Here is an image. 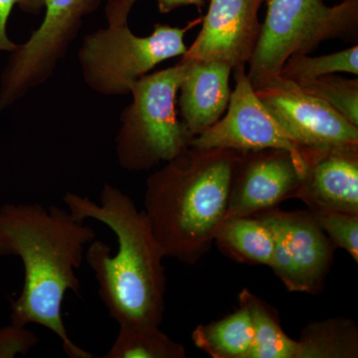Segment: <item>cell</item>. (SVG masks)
Listing matches in <instances>:
<instances>
[{"instance_id": "cell-3", "label": "cell", "mask_w": 358, "mask_h": 358, "mask_svg": "<svg viewBox=\"0 0 358 358\" xmlns=\"http://www.w3.org/2000/svg\"><path fill=\"white\" fill-rule=\"evenodd\" d=\"M238 152L189 147L148 176L145 212L166 257L194 265L225 219Z\"/></svg>"}, {"instance_id": "cell-22", "label": "cell", "mask_w": 358, "mask_h": 358, "mask_svg": "<svg viewBox=\"0 0 358 358\" xmlns=\"http://www.w3.org/2000/svg\"><path fill=\"white\" fill-rule=\"evenodd\" d=\"M313 217L336 248L345 250L358 262V215L324 207H308Z\"/></svg>"}, {"instance_id": "cell-10", "label": "cell", "mask_w": 358, "mask_h": 358, "mask_svg": "<svg viewBox=\"0 0 358 358\" xmlns=\"http://www.w3.org/2000/svg\"><path fill=\"white\" fill-rule=\"evenodd\" d=\"M254 89L268 112L305 150L358 148V127L294 82L278 76Z\"/></svg>"}, {"instance_id": "cell-19", "label": "cell", "mask_w": 358, "mask_h": 358, "mask_svg": "<svg viewBox=\"0 0 358 358\" xmlns=\"http://www.w3.org/2000/svg\"><path fill=\"white\" fill-rule=\"evenodd\" d=\"M106 358H185L183 345L159 327L122 324Z\"/></svg>"}, {"instance_id": "cell-20", "label": "cell", "mask_w": 358, "mask_h": 358, "mask_svg": "<svg viewBox=\"0 0 358 358\" xmlns=\"http://www.w3.org/2000/svg\"><path fill=\"white\" fill-rule=\"evenodd\" d=\"M336 73L358 75V46L357 44L322 56L294 54L282 66L280 77L293 82L308 81Z\"/></svg>"}, {"instance_id": "cell-25", "label": "cell", "mask_w": 358, "mask_h": 358, "mask_svg": "<svg viewBox=\"0 0 358 358\" xmlns=\"http://www.w3.org/2000/svg\"><path fill=\"white\" fill-rule=\"evenodd\" d=\"M160 13H169L179 7L194 6L201 11L205 6V0H157Z\"/></svg>"}, {"instance_id": "cell-21", "label": "cell", "mask_w": 358, "mask_h": 358, "mask_svg": "<svg viewBox=\"0 0 358 358\" xmlns=\"http://www.w3.org/2000/svg\"><path fill=\"white\" fill-rule=\"evenodd\" d=\"M296 84L306 93L331 106L353 126L358 127V79H346L333 74Z\"/></svg>"}, {"instance_id": "cell-18", "label": "cell", "mask_w": 358, "mask_h": 358, "mask_svg": "<svg viewBox=\"0 0 358 358\" xmlns=\"http://www.w3.org/2000/svg\"><path fill=\"white\" fill-rule=\"evenodd\" d=\"M358 329L355 322L333 317L310 322L298 341L296 358H357Z\"/></svg>"}, {"instance_id": "cell-14", "label": "cell", "mask_w": 358, "mask_h": 358, "mask_svg": "<svg viewBox=\"0 0 358 358\" xmlns=\"http://www.w3.org/2000/svg\"><path fill=\"white\" fill-rule=\"evenodd\" d=\"M185 61L179 91L181 120L193 138L218 122L227 110L231 93L229 65L218 61Z\"/></svg>"}, {"instance_id": "cell-23", "label": "cell", "mask_w": 358, "mask_h": 358, "mask_svg": "<svg viewBox=\"0 0 358 358\" xmlns=\"http://www.w3.org/2000/svg\"><path fill=\"white\" fill-rule=\"evenodd\" d=\"M38 343V338L26 327L10 326L0 327V358L14 357L26 355Z\"/></svg>"}, {"instance_id": "cell-6", "label": "cell", "mask_w": 358, "mask_h": 358, "mask_svg": "<svg viewBox=\"0 0 358 358\" xmlns=\"http://www.w3.org/2000/svg\"><path fill=\"white\" fill-rule=\"evenodd\" d=\"M199 22L185 28L157 23L145 37L136 36L128 23L87 35L78 52L85 83L101 95H128L134 82L155 66L185 55L186 32Z\"/></svg>"}, {"instance_id": "cell-24", "label": "cell", "mask_w": 358, "mask_h": 358, "mask_svg": "<svg viewBox=\"0 0 358 358\" xmlns=\"http://www.w3.org/2000/svg\"><path fill=\"white\" fill-rule=\"evenodd\" d=\"M26 13L38 15L44 10V0H0V51L13 52L18 44L7 36L6 26L14 6Z\"/></svg>"}, {"instance_id": "cell-17", "label": "cell", "mask_w": 358, "mask_h": 358, "mask_svg": "<svg viewBox=\"0 0 358 358\" xmlns=\"http://www.w3.org/2000/svg\"><path fill=\"white\" fill-rule=\"evenodd\" d=\"M238 299L248 308L253 322L254 343L247 358H296L298 341L285 333L275 308L247 289Z\"/></svg>"}, {"instance_id": "cell-8", "label": "cell", "mask_w": 358, "mask_h": 358, "mask_svg": "<svg viewBox=\"0 0 358 358\" xmlns=\"http://www.w3.org/2000/svg\"><path fill=\"white\" fill-rule=\"evenodd\" d=\"M267 222L274 236L272 268L289 292L319 294L334 262L336 245L308 210L279 207L255 214Z\"/></svg>"}, {"instance_id": "cell-15", "label": "cell", "mask_w": 358, "mask_h": 358, "mask_svg": "<svg viewBox=\"0 0 358 358\" xmlns=\"http://www.w3.org/2000/svg\"><path fill=\"white\" fill-rule=\"evenodd\" d=\"M214 243L236 262L271 267L275 241L267 222L257 215L224 219Z\"/></svg>"}, {"instance_id": "cell-2", "label": "cell", "mask_w": 358, "mask_h": 358, "mask_svg": "<svg viewBox=\"0 0 358 358\" xmlns=\"http://www.w3.org/2000/svg\"><path fill=\"white\" fill-rule=\"evenodd\" d=\"M63 200L78 220L100 221L117 236L119 248L114 255L109 245L96 239L85 252L110 317L119 326L160 327L166 310V256L145 212L110 183L103 185L100 204L73 192L66 193Z\"/></svg>"}, {"instance_id": "cell-7", "label": "cell", "mask_w": 358, "mask_h": 358, "mask_svg": "<svg viewBox=\"0 0 358 358\" xmlns=\"http://www.w3.org/2000/svg\"><path fill=\"white\" fill-rule=\"evenodd\" d=\"M103 0H44L41 25L25 43L11 52L0 80V110L11 107L31 90L46 83L65 58L83 27Z\"/></svg>"}, {"instance_id": "cell-13", "label": "cell", "mask_w": 358, "mask_h": 358, "mask_svg": "<svg viewBox=\"0 0 358 358\" xmlns=\"http://www.w3.org/2000/svg\"><path fill=\"white\" fill-rule=\"evenodd\" d=\"M294 199L358 215V148L307 150Z\"/></svg>"}, {"instance_id": "cell-4", "label": "cell", "mask_w": 358, "mask_h": 358, "mask_svg": "<svg viewBox=\"0 0 358 358\" xmlns=\"http://www.w3.org/2000/svg\"><path fill=\"white\" fill-rule=\"evenodd\" d=\"M185 71L186 62L180 60L131 85L133 102L122 110L115 138L117 162L122 169L134 173L150 171L189 148L193 136L176 110Z\"/></svg>"}, {"instance_id": "cell-12", "label": "cell", "mask_w": 358, "mask_h": 358, "mask_svg": "<svg viewBox=\"0 0 358 358\" xmlns=\"http://www.w3.org/2000/svg\"><path fill=\"white\" fill-rule=\"evenodd\" d=\"M265 0H211L202 28L183 60L218 61L245 69L260 37L259 10Z\"/></svg>"}, {"instance_id": "cell-9", "label": "cell", "mask_w": 358, "mask_h": 358, "mask_svg": "<svg viewBox=\"0 0 358 358\" xmlns=\"http://www.w3.org/2000/svg\"><path fill=\"white\" fill-rule=\"evenodd\" d=\"M235 88L231 93L225 115L203 133L194 136L190 147L209 150L253 152L266 148H280L291 152L299 164L301 178L303 173V155L307 150L292 138L268 112L257 96L246 70L234 71Z\"/></svg>"}, {"instance_id": "cell-5", "label": "cell", "mask_w": 358, "mask_h": 358, "mask_svg": "<svg viewBox=\"0 0 358 358\" xmlns=\"http://www.w3.org/2000/svg\"><path fill=\"white\" fill-rule=\"evenodd\" d=\"M267 13L247 73L253 88L278 77L294 54H310L331 39L357 40L358 0H265Z\"/></svg>"}, {"instance_id": "cell-11", "label": "cell", "mask_w": 358, "mask_h": 358, "mask_svg": "<svg viewBox=\"0 0 358 358\" xmlns=\"http://www.w3.org/2000/svg\"><path fill=\"white\" fill-rule=\"evenodd\" d=\"M301 183L298 162L288 150L238 152L231 176L226 218L255 215L294 199Z\"/></svg>"}, {"instance_id": "cell-1", "label": "cell", "mask_w": 358, "mask_h": 358, "mask_svg": "<svg viewBox=\"0 0 358 358\" xmlns=\"http://www.w3.org/2000/svg\"><path fill=\"white\" fill-rule=\"evenodd\" d=\"M95 230L58 206L7 203L0 208V256L20 257L24 284L11 300V324H37L60 338L71 358H91V353L71 341L62 317L68 291L79 294L76 271Z\"/></svg>"}, {"instance_id": "cell-16", "label": "cell", "mask_w": 358, "mask_h": 358, "mask_svg": "<svg viewBox=\"0 0 358 358\" xmlns=\"http://www.w3.org/2000/svg\"><path fill=\"white\" fill-rule=\"evenodd\" d=\"M194 345L212 358H247L254 343V327L248 308L239 303L223 319L199 324L192 333Z\"/></svg>"}]
</instances>
